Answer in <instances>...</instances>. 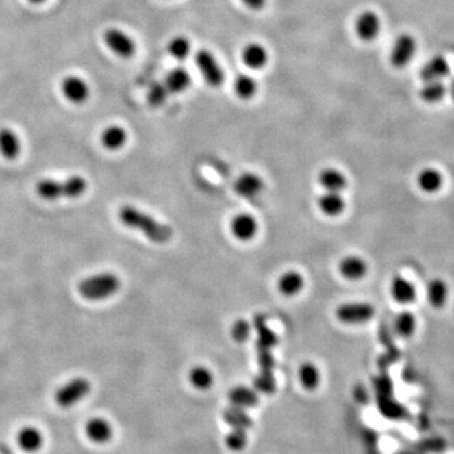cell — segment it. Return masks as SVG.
<instances>
[{"mask_svg": "<svg viewBox=\"0 0 454 454\" xmlns=\"http://www.w3.org/2000/svg\"><path fill=\"white\" fill-rule=\"evenodd\" d=\"M119 218L125 226L139 230L148 239L157 244L167 242L173 235L172 229L168 225L157 221L154 217L133 206L120 208Z\"/></svg>", "mask_w": 454, "mask_h": 454, "instance_id": "6da1fadb", "label": "cell"}, {"mask_svg": "<svg viewBox=\"0 0 454 454\" xmlns=\"http://www.w3.org/2000/svg\"><path fill=\"white\" fill-rule=\"evenodd\" d=\"M119 288V278L112 273H104L82 280L79 286V292L88 301H101L115 294Z\"/></svg>", "mask_w": 454, "mask_h": 454, "instance_id": "7a4b0ae2", "label": "cell"}, {"mask_svg": "<svg viewBox=\"0 0 454 454\" xmlns=\"http://www.w3.org/2000/svg\"><path fill=\"white\" fill-rule=\"evenodd\" d=\"M375 308L367 302L343 303L336 310V318L343 325L359 326L374 318Z\"/></svg>", "mask_w": 454, "mask_h": 454, "instance_id": "3957f363", "label": "cell"}, {"mask_svg": "<svg viewBox=\"0 0 454 454\" xmlns=\"http://www.w3.org/2000/svg\"><path fill=\"white\" fill-rule=\"evenodd\" d=\"M196 66L199 73L211 88H220L225 82V72L216 57L207 49H199L196 55Z\"/></svg>", "mask_w": 454, "mask_h": 454, "instance_id": "277c9868", "label": "cell"}, {"mask_svg": "<svg viewBox=\"0 0 454 454\" xmlns=\"http://www.w3.org/2000/svg\"><path fill=\"white\" fill-rule=\"evenodd\" d=\"M91 385L84 377H76L60 388L56 392L57 404L61 407H71L88 396Z\"/></svg>", "mask_w": 454, "mask_h": 454, "instance_id": "5b68a950", "label": "cell"}, {"mask_svg": "<svg viewBox=\"0 0 454 454\" xmlns=\"http://www.w3.org/2000/svg\"><path fill=\"white\" fill-rule=\"evenodd\" d=\"M104 42L108 48L121 58L134 56L136 45L134 40L119 28H109L104 33Z\"/></svg>", "mask_w": 454, "mask_h": 454, "instance_id": "8992f818", "label": "cell"}, {"mask_svg": "<svg viewBox=\"0 0 454 454\" xmlns=\"http://www.w3.org/2000/svg\"><path fill=\"white\" fill-rule=\"evenodd\" d=\"M61 91L72 104H85L90 97L88 82L77 75H68L64 77L61 84Z\"/></svg>", "mask_w": 454, "mask_h": 454, "instance_id": "52a82bcc", "label": "cell"}, {"mask_svg": "<svg viewBox=\"0 0 454 454\" xmlns=\"http://www.w3.org/2000/svg\"><path fill=\"white\" fill-rule=\"evenodd\" d=\"M416 42L410 34H401L395 40L390 53V64L395 68L405 67L415 55Z\"/></svg>", "mask_w": 454, "mask_h": 454, "instance_id": "ba28073f", "label": "cell"}, {"mask_svg": "<svg viewBox=\"0 0 454 454\" xmlns=\"http://www.w3.org/2000/svg\"><path fill=\"white\" fill-rule=\"evenodd\" d=\"M391 298L400 305H410L418 298L416 286L403 275H395L390 283Z\"/></svg>", "mask_w": 454, "mask_h": 454, "instance_id": "9c48e42d", "label": "cell"}, {"mask_svg": "<svg viewBox=\"0 0 454 454\" xmlns=\"http://www.w3.org/2000/svg\"><path fill=\"white\" fill-rule=\"evenodd\" d=\"M446 184L444 175L436 167L422 168L416 175V186L425 194H437Z\"/></svg>", "mask_w": 454, "mask_h": 454, "instance_id": "30bf717a", "label": "cell"}, {"mask_svg": "<svg viewBox=\"0 0 454 454\" xmlns=\"http://www.w3.org/2000/svg\"><path fill=\"white\" fill-rule=\"evenodd\" d=\"M356 34L362 42H373L381 29L380 18L375 12H364L356 19Z\"/></svg>", "mask_w": 454, "mask_h": 454, "instance_id": "8fae6325", "label": "cell"}, {"mask_svg": "<svg viewBox=\"0 0 454 454\" xmlns=\"http://www.w3.org/2000/svg\"><path fill=\"white\" fill-rule=\"evenodd\" d=\"M338 271L346 280L357 281L364 279L368 273V264L359 255H349L343 257L338 264Z\"/></svg>", "mask_w": 454, "mask_h": 454, "instance_id": "7c38bea8", "label": "cell"}, {"mask_svg": "<svg viewBox=\"0 0 454 454\" xmlns=\"http://www.w3.org/2000/svg\"><path fill=\"white\" fill-rule=\"evenodd\" d=\"M231 234L240 241H250L254 239L259 231V223L254 216L239 214L231 220Z\"/></svg>", "mask_w": 454, "mask_h": 454, "instance_id": "4fadbf2b", "label": "cell"}, {"mask_svg": "<svg viewBox=\"0 0 454 454\" xmlns=\"http://www.w3.org/2000/svg\"><path fill=\"white\" fill-rule=\"evenodd\" d=\"M427 302L434 310H440L446 305L449 298V287L444 279L433 278L425 287Z\"/></svg>", "mask_w": 454, "mask_h": 454, "instance_id": "5bb4252c", "label": "cell"}, {"mask_svg": "<svg viewBox=\"0 0 454 454\" xmlns=\"http://www.w3.org/2000/svg\"><path fill=\"white\" fill-rule=\"evenodd\" d=\"M241 57H242L244 64L250 70H262L266 66L268 60H269L266 48L256 42L247 45L242 49Z\"/></svg>", "mask_w": 454, "mask_h": 454, "instance_id": "9a60e30c", "label": "cell"}, {"mask_svg": "<svg viewBox=\"0 0 454 454\" xmlns=\"http://www.w3.org/2000/svg\"><path fill=\"white\" fill-rule=\"evenodd\" d=\"M318 182L327 192L344 191L349 186L347 177L336 168H325L318 175Z\"/></svg>", "mask_w": 454, "mask_h": 454, "instance_id": "2e32d148", "label": "cell"}, {"mask_svg": "<svg viewBox=\"0 0 454 454\" xmlns=\"http://www.w3.org/2000/svg\"><path fill=\"white\" fill-rule=\"evenodd\" d=\"M451 68L443 56H434L427 64L423 66L420 71V79L424 82L428 81H440L449 76Z\"/></svg>", "mask_w": 454, "mask_h": 454, "instance_id": "e0dca14e", "label": "cell"}, {"mask_svg": "<svg viewBox=\"0 0 454 454\" xmlns=\"http://www.w3.org/2000/svg\"><path fill=\"white\" fill-rule=\"evenodd\" d=\"M263 188V179L254 173H244L240 175L239 179L235 184L236 193L245 199L255 197L259 193H262Z\"/></svg>", "mask_w": 454, "mask_h": 454, "instance_id": "ac0fdd59", "label": "cell"}, {"mask_svg": "<svg viewBox=\"0 0 454 454\" xmlns=\"http://www.w3.org/2000/svg\"><path fill=\"white\" fill-rule=\"evenodd\" d=\"M318 207L322 214L329 217L342 215L346 208V199L338 192H327L318 199Z\"/></svg>", "mask_w": 454, "mask_h": 454, "instance_id": "d6986e66", "label": "cell"}, {"mask_svg": "<svg viewBox=\"0 0 454 454\" xmlns=\"http://www.w3.org/2000/svg\"><path fill=\"white\" fill-rule=\"evenodd\" d=\"M191 82L190 72L182 67H177L169 71L164 80V85L169 94H182L191 86Z\"/></svg>", "mask_w": 454, "mask_h": 454, "instance_id": "ffe728a7", "label": "cell"}, {"mask_svg": "<svg viewBox=\"0 0 454 454\" xmlns=\"http://www.w3.org/2000/svg\"><path fill=\"white\" fill-rule=\"evenodd\" d=\"M86 436L99 444L106 443L112 437V425L103 418H94L86 424Z\"/></svg>", "mask_w": 454, "mask_h": 454, "instance_id": "44dd1931", "label": "cell"}, {"mask_svg": "<svg viewBox=\"0 0 454 454\" xmlns=\"http://www.w3.org/2000/svg\"><path fill=\"white\" fill-rule=\"evenodd\" d=\"M304 288V278L298 271H286L278 280V289L286 297H295L299 294Z\"/></svg>", "mask_w": 454, "mask_h": 454, "instance_id": "7402d4cb", "label": "cell"}, {"mask_svg": "<svg viewBox=\"0 0 454 454\" xmlns=\"http://www.w3.org/2000/svg\"><path fill=\"white\" fill-rule=\"evenodd\" d=\"M0 154L9 160L21 154V140L12 129H0Z\"/></svg>", "mask_w": 454, "mask_h": 454, "instance_id": "603a6c76", "label": "cell"}, {"mask_svg": "<svg viewBox=\"0 0 454 454\" xmlns=\"http://www.w3.org/2000/svg\"><path fill=\"white\" fill-rule=\"evenodd\" d=\"M128 142L127 130L120 125H110L101 134V144L109 151H119Z\"/></svg>", "mask_w": 454, "mask_h": 454, "instance_id": "cb8c5ba5", "label": "cell"}, {"mask_svg": "<svg viewBox=\"0 0 454 454\" xmlns=\"http://www.w3.org/2000/svg\"><path fill=\"white\" fill-rule=\"evenodd\" d=\"M418 318L413 312L403 311L394 319V329L403 338H410L415 335Z\"/></svg>", "mask_w": 454, "mask_h": 454, "instance_id": "d4e9b609", "label": "cell"}, {"mask_svg": "<svg viewBox=\"0 0 454 454\" xmlns=\"http://www.w3.org/2000/svg\"><path fill=\"white\" fill-rule=\"evenodd\" d=\"M18 444L25 452H37L43 444V437L36 428L25 427L18 434Z\"/></svg>", "mask_w": 454, "mask_h": 454, "instance_id": "484cf974", "label": "cell"}, {"mask_svg": "<svg viewBox=\"0 0 454 454\" xmlns=\"http://www.w3.org/2000/svg\"><path fill=\"white\" fill-rule=\"evenodd\" d=\"M299 383L305 390H316L320 383V373L318 367L312 362H304L298 371Z\"/></svg>", "mask_w": 454, "mask_h": 454, "instance_id": "4316f807", "label": "cell"}, {"mask_svg": "<svg viewBox=\"0 0 454 454\" xmlns=\"http://www.w3.org/2000/svg\"><path fill=\"white\" fill-rule=\"evenodd\" d=\"M234 91L241 100H250L257 92L255 79L247 73H240L234 81Z\"/></svg>", "mask_w": 454, "mask_h": 454, "instance_id": "83f0119b", "label": "cell"}, {"mask_svg": "<svg viewBox=\"0 0 454 454\" xmlns=\"http://www.w3.org/2000/svg\"><path fill=\"white\" fill-rule=\"evenodd\" d=\"M36 190L40 197L47 199V201H55L61 197H66L64 182H58L53 179H43L37 184Z\"/></svg>", "mask_w": 454, "mask_h": 454, "instance_id": "f1b7e54d", "label": "cell"}, {"mask_svg": "<svg viewBox=\"0 0 454 454\" xmlns=\"http://www.w3.org/2000/svg\"><path fill=\"white\" fill-rule=\"evenodd\" d=\"M446 94V85L442 81H428L419 91L420 99L427 104H437Z\"/></svg>", "mask_w": 454, "mask_h": 454, "instance_id": "f546056e", "label": "cell"}, {"mask_svg": "<svg viewBox=\"0 0 454 454\" xmlns=\"http://www.w3.org/2000/svg\"><path fill=\"white\" fill-rule=\"evenodd\" d=\"M190 383L197 390H208L214 385V374L205 366H194L188 374Z\"/></svg>", "mask_w": 454, "mask_h": 454, "instance_id": "4dcf8cb0", "label": "cell"}, {"mask_svg": "<svg viewBox=\"0 0 454 454\" xmlns=\"http://www.w3.org/2000/svg\"><path fill=\"white\" fill-rule=\"evenodd\" d=\"M230 400L234 405L238 407H254L257 403V395L254 390L245 388V386H238L230 391Z\"/></svg>", "mask_w": 454, "mask_h": 454, "instance_id": "1f68e13d", "label": "cell"}, {"mask_svg": "<svg viewBox=\"0 0 454 454\" xmlns=\"http://www.w3.org/2000/svg\"><path fill=\"white\" fill-rule=\"evenodd\" d=\"M167 49L168 53L173 58L178 61H184L191 53V42L184 36H177L169 40Z\"/></svg>", "mask_w": 454, "mask_h": 454, "instance_id": "d6a6232c", "label": "cell"}, {"mask_svg": "<svg viewBox=\"0 0 454 454\" xmlns=\"http://www.w3.org/2000/svg\"><path fill=\"white\" fill-rule=\"evenodd\" d=\"M64 187H66V197L77 199L85 193L88 184L80 175H73L64 181Z\"/></svg>", "mask_w": 454, "mask_h": 454, "instance_id": "836d02e7", "label": "cell"}, {"mask_svg": "<svg viewBox=\"0 0 454 454\" xmlns=\"http://www.w3.org/2000/svg\"><path fill=\"white\" fill-rule=\"evenodd\" d=\"M169 91L164 82H157L148 91V103L153 108H160L167 101Z\"/></svg>", "mask_w": 454, "mask_h": 454, "instance_id": "e575fe53", "label": "cell"}, {"mask_svg": "<svg viewBox=\"0 0 454 454\" xmlns=\"http://www.w3.org/2000/svg\"><path fill=\"white\" fill-rule=\"evenodd\" d=\"M251 332V327L245 319H238L231 327V337L236 342L247 341Z\"/></svg>", "mask_w": 454, "mask_h": 454, "instance_id": "d590c367", "label": "cell"}, {"mask_svg": "<svg viewBox=\"0 0 454 454\" xmlns=\"http://www.w3.org/2000/svg\"><path fill=\"white\" fill-rule=\"evenodd\" d=\"M226 444L231 451H241L245 444H247V434L242 429H236L231 431L227 438H226Z\"/></svg>", "mask_w": 454, "mask_h": 454, "instance_id": "8d00e7d4", "label": "cell"}, {"mask_svg": "<svg viewBox=\"0 0 454 454\" xmlns=\"http://www.w3.org/2000/svg\"><path fill=\"white\" fill-rule=\"evenodd\" d=\"M247 8L251 9V10H260L265 7L266 4V0H241Z\"/></svg>", "mask_w": 454, "mask_h": 454, "instance_id": "74e56055", "label": "cell"}, {"mask_svg": "<svg viewBox=\"0 0 454 454\" xmlns=\"http://www.w3.org/2000/svg\"><path fill=\"white\" fill-rule=\"evenodd\" d=\"M31 4H33V5H40V4H43V3H46L47 0H28Z\"/></svg>", "mask_w": 454, "mask_h": 454, "instance_id": "f35d334b", "label": "cell"}, {"mask_svg": "<svg viewBox=\"0 0 454 454\" xmlns=\"http://www.w3.org/2000/svg\"><path fill=\"white\" fill-rule=\"evenodd\" d=\"M449 90H451V96H452V99L454 100V81L451 84V88Z\"/></svg>", "mask_w": 454, "mask_h": 454, "instance_id": "ab89813d", "label": "cell"}]
</instances>
